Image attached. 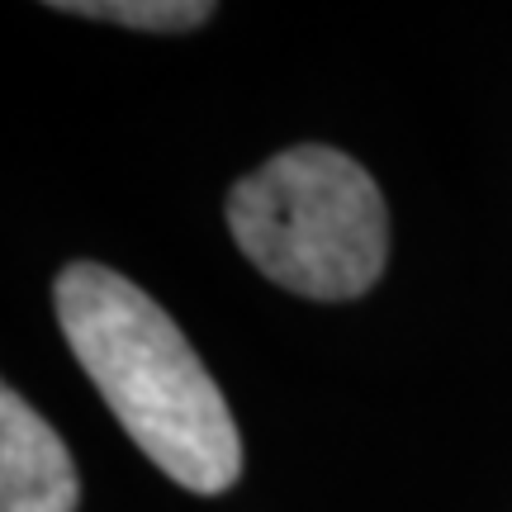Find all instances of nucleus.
Instances as JSON below:
<instances>
[{
    "label": "nucleus",
    "mask_w": 512,
    "mask_h": 512,
    "mask_svg": "<svg viewBox=\"0 0 512 512\" xmlns=\"http://www.w3.org/2000/svg\"><path fill=\"white\" fill-rule=\"evenodd\" d=\"M53 309L81 370L162 475L190 494L238 484V422L185 332L143 285L100 261H72L53 285Z\"/></svg>",
    "instance_id": "nucleus-1"
},
{
    "label": "nucleus",
    "mask_w": 512,
    "mask_h": 512,
    "mask_svg": "<svg viewBox=\"0 0 512 512\" xmlns=\"http://www.w3.org/2000/svg\"><path fill=\"white\" fill-rule=\"evenodd\" d=\"M57 10L62 15L105 19V24H124V29H147V34L200 29L204 19H214V5H204V0H91V5L62 0Z\"/></svg>",
    "instance_id": "nucleus-4"
},
{
    "label": "nucleus",
    "mask_w": 512,
    "mask_h": 512,
    "mask_svg": "<svg viewBox=\"0 0 512 512\" xmlns=\"http://www.w3.org/2000/svg\"><path fill=\"white\" fill-rule=\"evenodd\" d=\"M81 479L48 418L0 389V512H76Z\"/></svg>",
    "instance_id": "nucleus-3"
},
{
    "label": "nucleus",
    "mask_w": 512,
    "mask_h": 512,
    "mask_svg": "<svg viewBox=\"0 0 512 512\" xmlns=\"http://www.w3.org/2000/svg\"><path fill=\"white\" fill-rule=\"evenodd\" d=\"M228 228L256 271L304 299H356L384 271L389 209L361 162L323 143L275 152L228 190Z\"/></svg>",
    "instance_id": "nucleus-2"
}]
</instances>
